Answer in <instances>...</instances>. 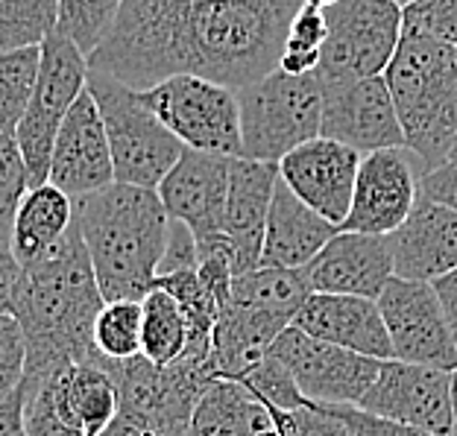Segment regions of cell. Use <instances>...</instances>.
Segmentation results:
<instances>
[{"label":"cell","instance_id":"6da1fadb","mask_svg":"<svg viewBox=\"0 0 457 436\" xmlns=\"http://www.w3.org/2000/svg\"><path fill=\"white\" fill-rule=\"evenodd\" d=\"M305 0H203L185 6H123L91 70L147 91L170 77L246 88L282 62Z\"/></svg>","mask_w":457,"mask_h":436},{"label":"cell","instance_id":"7a4b0ae2","mask_svg":"<svg viewBox=\"0 0 457 436\" xmlns=\"http://www.w3.org/2000/svg\"><path fill=\"white\" fill-rule=\"evenodd\" d=\"M106 308L88 246L82 241L79 217L56 255L21 269L9 302L27 337L24 383H38L65 366H77L100 355L95 342L97 319Z\"/></svg>","mask_w":457,"mask_h":436},{"label":"cell","instance_id":"3957f363","mask_svg":"<svg viewBox=\"0 0 457 436\" xmlns=\"http://www.w3.org/2000/svg\"><path fill=\"white\" fill-rule=\"evenodd\" d=\"M77 217L106 302H141L155 290L170 237V214L159 191L114 182L77 200Z\"/></svg>","mask_w":457,"mask_h":436},{"label":"cell","instance_id":"277c9868","mask_svg":"<svg viewBox=\"0 0 457 436\" xmlns=\"http://www.w3.org/2000/svg\"><path fill=\"white\" fill-rule=\"evenodd\" d=\"M404 147L417 155L422 173L452 159L457 138V45L404 21L399 50L387 74Z\"/></svg>","mask_w":457,"mask_h":436},{"label":"cell","instance_id":"5b68a950","mask_svg":"<svg viewBox=\"0 0 457 436\" xmlns=\"http://www.w3.org/2000/svg\"><path fill=\"white\" fill-rule=\"evenodd\" d=\"M88 91L95 95L109 132L114 179L120 185L159 191L164 176L182 159L185 144L155 118L141 91L118 77L91 70Z\"/></svg>","mask_w":457,"mask_h":436},{"label":"cell","instance_id":"8992f818","mask_svg":"<svg viewBox=\"0 0 457 436\" xmlns=\"http://www.w3.org/2000/svg\"><path fill=\"white\" fill-rule=\"evenodd\" d=\"M241 103L244 159L282 164L285 155L323 135V86L317 74L294 77L276 68L246 88Z\"/></svg>","mask_w":457,"mask_h":436},{"label":"cell","instance_id":"52a82bcc","mask_svg":"<svg viewBox=\"0 0 457 436\" xmlns=\"http://www.w3.org/2000/svg\"><path fill=\"white\" fill-rule=\"evenodd\" d=\"M88 59L59 29H54L41 41L38 86L24 111V120L15 129L18 147L29 173V188L50 182V159H54L59 129L74 109V103L82 97V91L88 88Z\"/></svg>","mask_w":457,"mask_h":436},{"label":"cell","instance_id":"ba28073f","mask_svg":"<svg viewBox=\"0 0 457 436\" xmlns=\"http://www.w3.org/2000/svg\"><path fill=\"white\" fill-rule=\"evenodd\" d=\"M328 38L317 77L328 82L384 77L404 33V9L393 0H337L326 9Z\"/></svg>","mask_w":457,"mask_h":436},{"label":"cell","instance_id":"9c48e42d","mask_svg":"<svg viewBox=\"0 0 457 436\" xmlns=\"http://www.w3.org/2000/svg\"><path fill=\"white\" fill-rule=\"evenodd\" d=\"M144 103L155 111L185 147L220 152L228 159L244 155L241 103L237 91L203 77H170L141 91Z\"/></svg>","mask_w":457,"mask_h":436},{"label":"cell","instance_id":"30bf717a","mask_svg":"<svg viewBox=\"0 0 457 436\" xmlns=\"http://www.w3.org/2000/svg\"><path fill=\"white\" fill-rule=\"evenodd\" d=\"M267 355L282 360L296 378L303 396L323 407H358L384 363L311 337L299 325H287Z\"/></svg>","mask_w":457,"mask_h":436},{"label":"cell","instance_id":"8fae6325","mask_svg":"<svg viewBox=\"0 0 457 436\" xmlns=\"http://www.w3.org/2000/svg\"><path fill=\"white\" fill-rule=\"evenodd\" d=\"M393 358L443 372L457 369V342L431 282L393 278L378 299Z\"/></svg>","mask_w":457,"mask_h":436},{"label":"cell","instance_id":"7c38bea8","mask_svg":"<svg viewBox=\"0 0 457 436\" xmlns=\"http://www.w3.org/2000/svg\"><path fill=\"white\" fill-rule=\"evenodd\" d=\"M232 159L220 152H203L185 147L176 168L159 185V196L170 220L185 223L200 243V255L226 241V202ZM232 249V246H228Z\"/></svg>","mask_w":457,"mask_h":436},{"label":"cell","instance_id":"4fadbf2b","mask_svg":"<svg viewBox=\"0 0 457 436\" xmlns=\"http://www.w3.org/2000/svg\"><path fill=\"white\" fill-rule=\"evenodd\" d=\"M454 372L384 360L372 390L358 404L372 416L422 428L434 436H452L454 424Z\"/></svg>","mask_w":457,"mask_h":436},{"label":"cell","instance_id":"5bb4252c","mask_svg":"<svg viewBox=\"0 0 457 436\" xmlns=\"http://www.w3.org/2000/svg\"><path fill=\"white\" fill-rule=\"evenodd\" d=\"M323 138L346 144L361 155L408 150L387 79L370 77L323 86Z\"/></svg>","mask_w":457,"mask_h":436},{"label":"cell","instance_id":"9a60e30c","mask_svg":"<svg viewBox=\"0 0 457 436\" xmlns=\"http://www.w3.org/2000/svg\"><path fill=\"white\" fill-rule=\"evenodd\" d=\"M422 168L411 150H378L363 155L355 200L343 232L393 234L420 202Z\"/></svg>","mask_w":457,"mask_h":436},{"label":"cell","instance_id":"2e32d148","mask_svg":"<svg viewBox=\"0 0 457 436\" xmlns=\"http://www.w3.org/2000/svg\"><path fill=\"white\" fill-rule=\"evenodd\" d=\"M50 182L74 200L109 188L114 179V159L106 123L95 95L86 88L82 97L59 129L54 159H50Z\"/></svg>","mask_w":457,"mask_h":436},{"label":"cell","instance_id":"e0dca14e","mask_svg":"<svg viewBox=\"0 0 457 436\" xmlns=\"http://www.w3.org/2000/svg\"><path fill=\"white\" fill-rule=\"evenodd\" d=\"M363 155L331 138H314L285 155L278 170L299 200L320 211L335 226L346 223L355 200V185Z\"/></svg>","mask_w":457,"mask_h":436},{"label":"cell","instance_id":"ac0fdd59","mask_svg":"<svg viewBox=\"0 0 457 436\" xmlns=\"http://www.w3.org/2000/svg\"><path fill=\"white\" fill-rule=\"evenodd\" d=\"M303 273L314 293L363 296L378 302L396 278L390 234H361L340 228Z\"/></svg>","mask_w":457,"mask_h":436},{"label":"cell","instance_id":"d6986e66","mask_svg":"<svg viewBox=\"0 0 457 436\" xmlns=\"http://www.w3.org/2000/svg\"><path fill=\"white\" fill-rule=\"evenodd\" d=\"M278 164L253 161L237 155L228 170V202H226V241L232 246L235 278L262 267L264 234L270 205L278 185Z\"/></svg>","mask_w":457,"mask_h":436},{"label":"cell","instance_id":"ffe728a7","mask_svg":"<svg viewBox=\"0 0 457 436\" xmlns=\"http://www.w3.org/2000/svg\"><path fill=\"white\" fill-rule=\"evenodd\" d=\"M294 325L311 337L331 342V346L376 360H393V342L376 299L314 293L296 314Z\"/></svg>","mask_w":457,"mask_h":436},{"label":"cell","instance_id":"44dd1931","mask_svg":"<svg viewBox=\"0 0 457 436\" xmlns=\"http://www.w3.org/2000/svg\"><path fill=\"white\" fill-rule=\"evenodd\" d=\"M396 278L437 282L457 273V211L420 193V202L402 228L390 234Z\"/></svg>","mask_w":457,"mask_h":436},{"label":"cell","instance_id":"7402d4cb","mask_svg":"<svg viewBox=\"0 0 457 436\" xmlns=\"http://www.w3.org/2000/svg\"><path fill=\"white\" fill-rule=\"evenodd\" d=\"M337 232L340 226L326 220L323 214L299 200L290 191V185L278 176L273 205H270L262 267L305 269Z\"/></svg>","mask_w":457,"mask_h":436},{"label":"cell","instance_id":"603a6c76","mask_svg":"<svg viewBox=\"0 0 457 436\" xmlns=\"http://www.w3.org/2000/svg\"><path fill=\"white\" fill-rule=\"evenodd\" d=\"M77 223V200L54 182L36 185L24 193L4 249L12 252L21 269L56 255Z\"/></svg>","mask_w":457,"mask_h":436},{"label":"cell","instance_id":"cb8c5ba5","mask_svg":"<svg viewBox=\"0 0 457 436\" xmlns=\"http://www.w3.org/2000/svg\"><path fill=\"white\" fill-rule=\"evenodd\" d=\"M287 325L294 323L262 314V310L226 302L214 325L212 360L217 375L226 381H241L258 360L267 358L270 346H273Z\"/></svg>","mask_w":457,"mask_h":436},{"label":"cell","instance_id":"d4e9b609","mask_svg":"<svg viewBox=\"0 0 457 436\" xmlns=\"http://www.w3.org/2000/svg\"><path fill=\"white\" fill-rule=\"evenodd\" d=\"M114 363L118 360L97 355L50 375L59 404L79 422L86 436H100L120 413V387L114 378Z\"/></svg>","mask_w":457,"mask_h":436},{"label":"cell","instance_id":"484cf974","mask_svg":"<svg viewBox=\"0 0 457 436\" xmlns=\"http://www.w3.org/2000/svg\"><path fill=\"white\" fill-rule=\"evenodd\" d=\"M273 431V410L241 381L220 378L203 392L185 436H267Z\"/></svg>","mask_w":457,"mask_h":436},{"label":"cell","instance_id":"4316f807","mask_svg":"<svg viewBox=\"0 0 457 436\" xmlns=\"http://www.w3.org/2000/svg\"><path fill=\"white\" fill-rule=\"evenodd\" d=\"M314 296L303 269L285 267H258L237 276L232 284V302L262 310V314L278 317L294 323L299 310Z\"/></svg>","mask_w":457,"mask_h":436},{"label":"cell","instance_id":"83f0119b","mask_svg":"<svg viewBox=\"0 0 457 436\" xmlns=\"http://www.w3.org/2000/svg\"><path fill=\"white\" fill-rule=\"evenodd\" d=\"M144 302V337H141V355L153 360L155 366H170L179 360L191 346V323L185 317L182 305L168 293L155 287Z\"/></svg>","mask_w":457,"mask_h":436},{"label":"cell","instance_id":"f1b7e54d","mask_svg":"<svg viewBox=\"0 0 457 436\" xmlns=\"http://www.w3.org/2000/svg\"><path fill=\"white\" fill-rule=\"evenodd\" d=\"M41 74V45L0 53V129L15 135Z\"/></svg>","mask_w":457,"mask_h":436},{"label":"cell","instance_id":"f546056e","mask_svg":"<svg viewBox=\"0 0 457 436\" xmlns=\"http://www.w3.org/2000/svg\"><path fill=\"white\" fill-rule=\"evenodd\" d=\"M123 4L127 0H59L56 29L74 41L82 56L91 59L112 36Z\"/></svg>","mask_w":457,"mask_h":436},{"label":"cell","instance_id":"4dcf8cb0","mask_svg":"<svg viewBox=\"0 0 457 436\" xmlns=\"http://www.w3.org/2000/svg\"><path fill=\"white\" fill-rule=\"evenodd\" d=\"M59 24V0H0V47H36Z\"/></svg>","mask_w":457,"mask_h":436},{"label":"cell","instance_id":"1f68e13d","mask_svg":"<svg viewBox=\"0 0 457 436\" xmlns=\"http://www.w3.org/2000/svg\"><path fill=\"white\" fill-rule=\"evenodd\" d=\"M141 337H144V302H138V299L106 302L95 328V342L100 355H106L112 360L138 358Z\"/></svg>","mask_w":457,"mask_h":436},{"label":"cell","instance_id":"d6a6232c","mask_svg":"<svg viewBox=\"0 0 457 436\" xmlns=\"http://www.w3.org/2000/svg\"><path fill=\"white\" fill-rule=\"evenodd\" d=\"M246 390H253L270 410H303L308 407V399L299 390L296 378L290 375V369L282 360H276L273 355H267L264 360H258L253 369L241 378Z\"/></svg>","mask_w":457,"mask_h":436},{"label":"cell","instance_id":"836d02e7","mask_svg":"<svg viewBox=\"0 0 457 436\" xmlns=\"http://www.w3.org/2000/svg\"><path fill=\"white\" fill-rule=\"evenodd\" d=\"M24 387V422L29 436H86L77 419H71L56 399L50 378Z\"/></svg>","mask_w":457,"mask_h":436},{"label":"cell","instance_id":"e575fe53","mask_svg":"<svg viewBox=\"0 0 457 436\" xmlns=\"http://www.w3.org/2000/svg\"><path fill=\"white\" fill-rule=\"evenodd\" d=\"M27 191H29V173L24 155H21L18 138L9 132H0V223H4V243L9 241L18 205Z\"/></svg>","mask_w":457,"mask_h":436},{"label":"cell","instance_id":"d590c367","mask_svg":"<svg viewBox=\"0 0 457 436\" xmlns=\"http://www.w3.org/2000/svg\"><path fill=\"white\" fill-rule=\"evenodd\" d=\"M278 436H355L337 413L323 404H308L303 410H273Z\"/></svg>","mask_w":457,"mask_h":436},{"label":"cell","instance_id":"8d00e7d4","mask_svg":"<svg viewBox=\"0 0 457 436\" xmlns=\"http://www.w3.org/2000/svg\"><path fill=\"white\" fill-rule=\"evenodd\" d=\"M27 375V337L12 314H0V399L12 396Z\"/></svg>","mask_w":457,"mask_h":436},{"label":"cell","instance_id":"74e56055","mask_svg":"<svg viewBox=\"0 0 457 436\" xmlns=\"http://www.w3.org/2000/svg\"><path fill=\"white\" fill-rule=\"evenodd\" d=\"M404 21L457 45V0H417L413 6L404 9Z\"/></svg>","mask_w":457,"mask_h":436},{"label":"cell","instance_id":"f35d334b","mask_svg":"<svg viewBox=\"0 0 457 436\" xmlns=\"http://www.w3.org/2000/svg\"><path fill=\"white\" fill-rule=\"evenodd\" d=\"M326 38H328L326 9L303 4V9H299L294 18V24H290L285 53H323Z\"/></svg>","mask_w":457,"mask_h":436},{"label":"cell","instance_id":"ab89813d","mask_svg":"<svg viewBox=\"0 0 457 436\" xmlns=\"http://www.w3.org/2000/svg\"><path fill=\"white\" fill-rule=\"evenodd\" d=\"M182 269H200V243H196L188 226L170 220V237H168V249H164L159 276L182 273Z\"/></svg>","mask_w":457,"mask_h":436},{"label":"cell","instance_id":"60d3db41","mask_svg":"<svg viewBox=\"0 0 457 436\" xmlns=\"http://www.w3.org/2000/svg\"><path fill=\"white\" fill-rule=\"evenodd\" d=\"M328 410L337 413V416L349 424V431L355 436H434V433L422 431V428H411V424L372 416V413L361 410V407H328Z\"/></svg>","mask_w":457,"mask_h":436},{"label":"cell","instance_id":"b9f144b4","mask_svg":"<svg viewBox=\"0 0 457 436\" xmlns=\"http://www.w3.org/2000/svg\"><path fill=\"white\" fill-rule=\"evenodd\" d=\"M420 193L428 200L445 205V209L457 211V159L440 164L437 170L422 173L420 179Z\"/></svg>","mask_w":457,"mask_h":436},{"label":"cell","instance_id":"7bdbcfd3","mask_svg":"<svg viewBox=\"0 0 457 436\" xmlns=\"http://www.w3.org/2000/svg\"><path fill=\"white\" fill-rule=\"evenodd\" d=\"M0 436H29L24 422V387L0 399Z\"/></svg>","mask_w":457,"mask_h":436},{"label":"cell","instance_id":"ee69618b","mask_svg":"<svg viewBox=\"0 0 457 436\" xmlns=\"http://www.w3.org/2000/svg\"><path fill=\"white\" fill-rule=\"evenodd\" d=\"M100 436H162V431L155 428L147 416H141V413L120 410L118 419H114Z\"/></svg>","mask_w":457,"mask_h":436},{"label":"cell","instance_id":"f6af8a7d","mask_svg":"<svg viewBox=\"0 0 457 436\" xmlns=\"http://www.w3.org/2000/svg\"><path fill=\"white\" fill-rule=\"evenodd\" d=\"M434 290L440 296V305H443V314L449 319V328H452V337L457 342V273H449L434 282Z\"/></svg>","mask_w":457,"mask_h":436},{"label":"cell","instance_id":"bcb514c9","mask_svg":"<svg viewBox=\"0 0 457 436\" xmlns=\"http://www.w3.org/2000/svg\"><path fill=\"white\" fill-rule=\"evenodd\" d=\"M452 381H454V424H452V436H457V369H454Z\"/></svg>","mask_w":457,"mask_h":436},{"label":"cell","instance_id":"7dc6e473","mask_svg":"<svg viewBox=\"0 0 457 436\" xmlns=\"http://www.w3.org/2000/svg\"><path fill=\"white\" fill-rule=\"evenodd\" d=\"M308 6H317V9H328V6H335L337 0H305Z\"/></svg>","mask_w":457,"mask_h":436},{"label":"cell","instance_id":"c3c4849f","mask_svg":"<svg viewBox=\"0 0 457 436\" xmlns=\"http://www.w3.org/2000/svg\"><path fill=\"white\" fill-rule=\"evenodd\" d=\"M393 4H399L402 9H408V6H413V4H417V0H393Z\"/></svg>","mask_w":457,"mask_h":436},{"label":"cell","instance_id":"681fc988","mask_svg":"<svg viewBox=\"0 0 457 436\" xmlns=\"http://www.w3.org/2000/svg\"><path fill=\"white\" fill-rule=\"evenodd\" d=\"M452 159H457V138H454V150H452ZM452 159H449V161H452Z\"/></svg>","mask_w":457,"mask_h":436},{"label":"cell","instance_id":"f907efd6","mask_svg":"<svg viewBox=\"0 0 457 436\" xmlns=\"http://www.w3.org/2000/svg\"><path fill=\"white\" fill-rule=\"evenodd\" d=\"M267 436H278V433H276V431H273V433H267Z\"/></svg>","mask_w":457,"mask_h":436}]
</instances>
